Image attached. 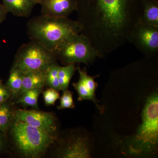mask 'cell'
I'll list each match as a JSON object with an SVG mask.
<instances>
[{
    "label": "cell",
    "instance_id": "4",
    "mask_svg": "<svg viewBox=\"0 0 158 158\" xmlns=\"http://www.w3.org/2000/svg\"><path fill=\"white\" fill-rule=\"evenodd\" d=\"M158 142V96L148 98L142 113V123L130 148L131 153L140 154L156 149Z\"/></svg>",
    "mask_w": 158,
    "mask_h": 158
},
{
    "label": "cell",
    "instance_id": "5",
    "mask_svg": "<svg viewBox=\"0 0 158 158\" xmlns=\"http://www.w3.org/2000/svg\"><path fill=\"white\" fill-rule=\"evenodd\" d=\"M55 53L57 58L65 65L80 63L88 65L98 57H101L88 37L81 33L66 38Z\"/></svg>",
    "mask_w": 158,
    "mask_h": 158
},
{
    "label": "cell",
    "instance_id": "16",
    "mask_svg": "<svg viewBox=\"0 0 158 158\" xmlns=\"http://www.w3.org/2000/svg\"><path fill=\"white\" fill-rule=\"evenodd\" d=\"M43 88H35L27 90L20 95L16 102L25 106L38 109V98Z\"/></svg>",
    "mask_w": 158,
    "mask_h": 158
},
{
    "label": "cell",
    "instance_id": "8",
    "mask_svg": "<svg viewBox=\"0 0 158 158\" xmlns=\"http://www.w3.org/2000/svg\"><path fill=\"white\" fill-rule=\"evenodd\" d=\"M14 118L53 135L56 131V119L51 113L20 109L14 113Z\"/></svg>",
    "mask_w": 158,
    "mask_h": 158
},
{
    "label": "cell",
    "instance_id": "2",
    "mask_svg": "<svg viewBox=\"0 0 158 158\" xmlns=\"http://www.w3.org/2000/svg\"><path fill=\"white\" fill-rule=\"evenodd\" d=\"M27 28L31 40L37 41L53 52L66 38L73 34H80L81 31L77 20L42 15L31 19Z\"/></svg>",
    "mask_w": 158,
    "mask_h": 158
},
{
    "label": "cell",
    "instance_id": "15",
    "mask_svg": "<svg viewBox=\"0 0 158 158\" xmlns=\"http://www.w3.org/2000/svg\"><path fill=\"white\" fill-rule=\"evenodd\" d=\"M23 77V73L17 69L12 67L6 86L11 96H18L22 87Z\"/></svg>",
    "mask_w": 158,
    "mask_h": 158
},
{
    "label": "cell",
    "instance_id": "18",
    "mask_svg": "<svg viewBox=\"0 0 158 158\" xmlns=\"http://www.w3.org/2000/svg\"><path fill=\"white\" fill-rule=\"evenodd\" d=\"M75 64H69L59 66L58 78L60 90L64 91L68 90L69 83L76 70Z\"/></svg>",
    "mask_w": 158,
    "mask_h": 158
},
{
    "label": "cell",
    "instance_id": "12",
    "mask_svg": "<svg viewBox=\"0 0 158 158\" xmlns=\"http://www.w3.org/2000/svg\"><path fill=\"white\" fill-rule=\"evenodd\" d=\"M7 12L18 17H28L39 0H2Z\"/></svg>",
    "mask_w": 158,
    "mask_h": 158
},
{
    "label": "cell",
    "instance_id": "7",
    "mask_svg": "<svg viewBox=\"0 0 158 158\" xmlns=\"http://www.w3.org/2000/svg\"><path fill=\"white\" fill-rule=\"evenodd\" d=\"M128 43L145 58L156 56L158 52V27L139 22L133 29Z\"/></svg>",
    "mask_w": 158,
    "mask_h": 158
},
{
    "label": "cell",
    "instance_id": "17",
    "mask_svg": "<svg viewBox=\"0 0 158 158\" xmlns=\"http://www.w3.org/2000/svg\"><path fill=\"white\" fill-rule=\"evenodd\" d=\"M14 117V113L10 104L7 101L0 105V134L6 132Z\"/></svg>",
    "mask_w": 158,
    "mask_h": 158
},
{
    "label": "cell",
    "instance_id": "10",
    "mask_svg": "<svg viewBox=\"0 0 158 158\" xmlns=\"http://www.w3.org/2000/svg\"><path fill=\"white\" fill-rule=\"evenodd\" d=\"M77 69L79 74V80L77 83H73V85L78 94V99L80 101L85 100L92 101L97 108L101 110L95 98L97 83L94 81L93 77L88 75L86 71L82 70L79 66Z\"/></svg>",
    "mask_w": 158,
    "mask_h": 158
},
{
    "label": "cell",
    "instance_id": "19",
    "mask_svg": "<svg viewBox=\"0 0 158 158\" xmlns=\"http://www.w3.org/2000/svg\"><path fill=\"white\" fill-rule=\"evenodd\" d=\"M59 66L56 62H54L46 72V85L58 91L60 90L58 78Z\"/></svg>",
    "mask_w": 158,
    "mask_h": 158
},
{
    "label": "cell",
    "instance_id": "24",
    "mask_svg": "<svg viewBox=\"0 0 158 158\" xmlns=\"http://www.w3.org/2000/svg\"><path fill=\"white\" fill-rule=\"evenodd\" d=\"M3 147H4V141L2 136V134H0V152L2 150Z\"/></svg>",
    "mask_w": 158,
    "mask_h": 158
},
{
    "label": "cell",
    "instance_id": "1",
    "mask_svg": "<svg viewBox=\"0 0 158 158\" xmlns=\"http://www.w3.org/2000/svg\"><path fill=\"white\" fill-rule=\"evenodd\" d=\"M142 0H77V21L102 57L128 42Z\"/></svg>",
    "mask_w": 158,
    "mask_h": 158
},
{
    "label": "cell",
    "instance_id": "22",
    "mask_svg": "<svg viewBox=\"0 0 158 158\" xmlns=\"http://www.w3.org/2000/svg\"><path fill=\"white\" fill-rule=\"evenodd\" d=\"M11 96L10 91L6 86L0 84V105L7 101Z\"/></svg>",
    "mask_w": 158,
    "mask_h": 158
},
{
    "label": "cell",
    "instance_id": "3",
    "mask_svg": "<svg viewBox=\"0 0 158 158\" xmlns=\"http://www.w3.org/2000/svg\"><path fill=\"white\" fill-rule=\"evenodd\" d=\"M12 140L20 153L26 158L39 157L54 143L56 138L13 117L10 127Z\"/></svg>",
    "mask_w": 158,
    "mask_h": 158
},
{
    "label": "cell",
    "instance_id": "6",
    "mask_svg": "<svg viewBox=\"0 0 158 158\" xmlns=\"http://www.w3.org/2000/svg\"><path fill=\"white\" fill-rule=\"evenodd\" d=\"M56 59L55 52L37 41L31 40L19 49L12 67L17 69L23 73L46 71L52 64L56 62Z\"/></svg>",
    "mask_w": 158,
    "mask_h": 158
},
{
    "label": "cell",
    "instance_id": "13",
    "mask_svg": "<svg viewBox=\"0 0 158 158\" xmlns=\"http://www.w3.org/2000/svg\"><path fill=\"white\" fill-rule=\"evenodd\" d=\"M46 71H34L23 73V85L18 96L27 90L43 88L46 85Z\"/></svg>",
    "mask_w": 158,
    "mask_h": 158
},
{
    "label": "cell",
    "instance_id": "25",
    "mask_svg": "<svg viewBox=\"0 0 158 158\" xmlns=\"http://www.w3.org/2000/svg\"><path fill=\"white\" fill-rule=\"evenodd\" d=\"M1 81H0V84H1Z\"/></svg>",
    "mask_w": 158,
    "mask_h": 158
},
{
    "label": "cell",
    "instance_id": "11",
    "mask_svg": "<svg viewBox=\"0 0 158 158\" xmlns=\"http://www.w3.org/2000/svg\"><path fill=\"white\" fill-rule=\"evenodd\" d=\"M90 150L87 141L82 138H77L69 142L59 152L58 156L64 158L90 157Z\"/></svg>",
    "mask_w": 158,
    "mask_h": 158
},
{
    "label": "cell",
    "instance_id": "21",
    "mask_svg": "<svg viewBox=\"0 0 158 158\" xmlns=\"http://www.w3.org/2000/svg\"><path fill=\"white\" fill-rule=\"evenodd\" d=\"M43 97L45 105L47 106L55 105L56 102L60 98L58 91L51 88L44 92Z\"/></svg>",
    "mask_w": 158,
    "mask_h": 158
},
{
    "label": "cell",
    "instance_id": "9",
    "mask_svg": "<svg viewBox=\"0 0 158 158\" xmlns=\"http://www.w3.org/2000/svg\"><path fill=\"white\" fill-rule=\"evenodd\" d=\"M41 15L56 17L69 18L77 8V0H39Z\"/></svg>",
    "mask_w": 158,
    "mask_h": 158
},
{
    "label": "cell",
    "instance_id": "23",
    "mask_svg": "<svg viewBox=\"0 0 158 158\" xmlns=\"http://www.w3.org/2000/svg\"><path fill=\"white\" fill-rule=\"evenodd\" d=\"M8 13L3 4H0V24L6 19Z\"/></svg>",
    "mask_w": 158,
    "mask_h": 158
},
{
    "label": "cell",
    "instance_id": "14",
    "mask_svg": "<svg viewBox=\"0 0 158 158\" xmlns=\"http://www.w3.org/2000/svg\"><path fill=\"white\" fill-rule=\"evenodd\" d=\"M139 22L158 27V0H142Z\"/></svg>",
    "mask_w": 158,
    "mask_h": 158
},
{
    "label": "cell",
    "instance_id": "20",
    "mask_svg": "<svg viewBox=\"0 0 158 158\" xmlns=\"http://www.w3.org/2000/svg\"><path fill=\"white\" fill-rule=\"evenodd\" d=\"M75 108L73 94L67 90L63 91V94L60 98V103L58 107L59 110L66 109H74Z\"/></svg>",
    "mask_w": 158,
    "mask_h": 158
}]
</instances>
